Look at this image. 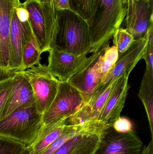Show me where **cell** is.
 I'll use <instances>...</instances> for the list:
<instances>
[{
    "label": "cell",
    "instance_id": "603a6c76",
    "mask_svg": "<svg viewBox=\"0 0 153 154\" xmlns=\"http://www.w3.org/2000/svg\"><path fill=\"white\" fill-rule=\"evenodd\" d=\"M113 44L119 54L126 51L134 40V38L125 29L119 28L113 35Z\"/></svg>",
    "mask_w": 153,
    "mask_h": 154
},
{
    "label": "cell",
    "instance_id": "3957f363",
    "mask_svg": "<svg viewBox=\"0 0 153 154\" xmlns=\"http://www.w3.org/2000/svg\"><path fill=\"white\" fill-rule=\"evenodd\" d=\"M42 116L36 101L22 106L0 120V137L30 146L42 128Z\"/></svg>",
    "mask_w": 153,
    "mask_h": 154
},
{
    "label": "cell",
    "instance_id": "4fadbf2b",
    "mask_svg": "<svg viewBox=\"0 0 153 154\" xmlns=\"http://www.w3.org/2000/svg\"><path fill=\"white\" fill-rule=\"evenodd\" d=\"M35 101L34 93L29 82L21 73H18L13 76L12 88L0 112V120L18 108Z\"/></svg>",
    "mask_w": 153,
    "mask_h": 154
},
{
    "label": "cell",
    "instance_id": "5bb4252c",
    "mask_svg": "<svg viewBox=\"0 0 153 154\" xmlns=\"http://www.w3.org/2000/svg\"><path fill=\"white\" fill-rule=\"evenodd\" d=\"M28 22L23 23L20 21L15 10L14 11L10 28L9 60V68L13 76L24 70L22 65V50Z\"/></svg>",
    "mask_w": 153,
    "mask_h": 154
},
{
    "label": "cell",
    "instance_id": "8992f818",
    "mask_svg": "<svg viewBox=\"0 0 153 154\" xmlns=\"http://www.w3.org/2000/svg\"><path fill=\"white\" fill-rule=\"evenodd\" d=\"M102 47L89 57L87 55L75 56L53 47L49 51L48 67L59 81L67 82L88 66L100 54Z\"/></svg>",
    "mask_w": 153,
    "mask_h": 154
},
{
    "label": "cell",
    "instance_id": "7a4b0ae2",
    "mask_svg": "<svg viewBox=\"0 0 153 154\" xmlns=\"http://www.w3.org/2000/svg\"><path fill=\"white\" fill-rule=\"evenodd\" d=\"M57 28L55 47L75 56L92 51L91 40L87 22L72 10L57 11Z\"/></svg>",
    "mask_w": 153,
    "mask_h": 154
},
{
    "label": "cell",
    "instance_id": "9c48e42d",
    "mask_svg": "<svg viewBox=\"0 0 153 154\" xmlns=\"http://www.w3.org/2000/svg\"><path fill=\"white\" fill-rule=\"evenodd\" d=\"M148 41L146 33L142 38L135 39L126 51L119 54L117 61L113 68L94 90H105L121 76L124 75L129 76L139 60L143 59L146 51Z\"/></svg>",
    "mask_w": 153,
    "mask_h": 154
},
{
    "label": "cell",
    "instance_id": "44dd1931",
    "mask_svg": "<svg viewBox=\"0 0 153 154\" xmlns=\"http://www.w3.org/2000/svg\"><path fill=\"white\" fill-rule=\"evenodd\" d=\"M119 53L115 46L106 48L100 60L99 70L102 78V80L109 73L117 61Z\"/></svg>",
    "mask_w": 153,
    "mask_h": 154
},
{
    "label": "cell",
    "instance_id": "ffe728a7",
    "mask_svg": "<svg viewBox=\"0 0 153 154\" xmlns=\"http://www.w3.org/2000/svg\"><path fill=\"white\" fill-rule=\"evenodd\" d=\"M138 97L144 106L153 139V72L146 69L139 89Z\"/></svg>",
    "mask_w": 153,
    "mask_h": 154
},
{
    "label": "cell",
    "instance_id": "4316f807",
    "mask_svg": "<svg viewBox=\"0 0 153 154\" xmlns=\"http://www.w3.org/2000/svg\"><path fill=\"white\" fill-rule=\"evenodd\" d=\"M112 128L116 132L121 134H126L134 131L133 125L128 119L119 117L113 124Z\"/></svg>",
    "mask_w": 153,
    "mask_h": 154
},
{
    "label": "cell",
    "instance_id": "d6986e66",
    "mask_svg": "<svg viewBox=\"0 0 153 154\" xmlns=\"http://www.w3.org/2000/svg\"><path fill=\"white\" fill-rule=\"evenodd\" d=\"M42 53L28 21L26 27L22 50V65L24 70L40 64Z\"/></svg>",
    "mask_w": 153,
    "mask_h": 154
},
{
    "label": "cell",
    "instance_id": "ba28073f",
    "mask_svg": "<svg viewBox=\"0 0 153 154\" xmlns=\"http://www.w3.org/2000/svg\"><path fill=\"white\" fill-rule=\"evenodd\" d=\"M144 146L143 141L134 131L121 134L110 127L102 132L94 154H141Z\"/></svg>",
    "mask_w": 153,
    "mask_h": 154
},
{
    "label": "cell",
    "instance_id": "f1b7e54d",
    "mask_svg": "<svg viewBox=\"0 0 153 154\" xmlns=\"http://www.w3.org/2000/svg\"><path fill=\"white\" fill-rule=\"evenodd\" d=\"M15 13L18 19L22 23H24L28 21V12L26 8H24L21 5V4L16 8Z\"/></svg>",
    "mask_w": 153,
    "mask_h": 154
},
{
    "label": "cell",
    "instance_id": "6da1fadb",
    "mask_svg": "<svg viewBox=\"0 0 153 154\" xmlns=\"http://www.w3.org/2000/svg\"><path fill=\"white\" fill-rule=\"evenodd\" d=\"M126 14V0H95L89 25L91 52H96L110 42L125 21Z\"/></svg>",
    "mask_w": 153,
    "mask_h": 154
},
{
    "label": "cell",
    "instance_id": "9a60e30c",
    "mask_svg": "<svg viewBox=\"0 0 153 154\" xmlns=\"http://www.w3.org/2000/svg\"><path fill=\"white\" fill-rule=\"evenodd\" d=\"M109 44L110 42L105 44L102 47L99 55L88 66L67 82L81 92L83 97L84 102L101 82L102 78L99 70L100 60Z\"/></svg>",
    "mask_w": 153,
    "mask_h": 154
},
{
    "label": "cell",
    "instance_id": "d4e9b609",
    "mask_svg": "<svg viewBox=\"0 0 153 154\" xmlns=\"http://www.w3.org/2000/svg\"><path fill=\"white\" fill-rule=\"evenodd\" d=\"M148 44L143 59L146 63V69L153 72V23H151L146 32Z\"/></svg>",
    "mask_w": 153,
    "mask_h": 154
},
{
    "label": "cell",
    "instance_id": "1f68e13d",
    "mask_svg": "<svg viewBox=\"0 0 153 154\" xmlns=\"http://www.w3.org/2000/svg\"><path fill=\"white\" fill-rule=\"evenodd\" d=\"M136 1H143L148 4V5L151 7H153V0H135Z\"/></svg>",
    "mask_w": 153,
    "mask_h": 154
},
{
    "label": "cell",
    "instance_id": "7402d4cb",
    "mask_svg": "<svg viewBox=\"0 0 153 154\" xmlns=\"http://www.w3.org/2000/svg\"><path fill=\"white\" fill-rule=\"evenodd\" d=\"M72 11L84 19L89 25L93 14L95 0H70Z\"/></svg>",
    "mask_w": 153,
    "mask_h": 154
},
{
    "label": "cell",
    "instance_id": "2e32d148",
    "mask_svg": "<svg viewBox=\"0 0 153 154\" xmlns=\"http://www.w3.org/2000/svg\"><path fill=\"white\" fill-rule=\"evenodd\" d=\"M101 133H86L76 136L66 142L54 154H94Z\"/></svg>",
    "mask_w": 153,
    "mask_h": 154
},
{
    "label": "cell",
    "instance_id": "7c38bea8",
    "mask_svg": "<svg viewBox=\"0 0 153 154\" xmlns=\"http://www.w3.org/2000/svg\"><path fill=\"white\" fill-rule=\"evenodd\" d=\"M126 3L125 29L135 39L142 38L153 23V7L143 1L126 0Z\"/></svg>",
    "mask_w": 153,
    "mask_h": 154
},
{
    "label": "cell",
    "instance_id": "277c9868",
    "mask_svg": "<svg viewBox=\"0 0 153 154\" xmlns=\"http://www.w3.org/2000/svg\"><path fill=\"white\" fill-rule=\"evenodd\" d=\"M29 13V21L41 52L54 46L57 28V14L51 0L39 2L26 0L21 4Z\"/></svg>",
    "mask_w": 153,
    "mask_h": 154
},
{
    "label": "cell",
    "instance_id": "f546056e",
    "mask_svg": "<svg viewBox=\"0 0 153 154\" xmlns=\"http://www.w3.org/2000/svg\"><path fill=\"white\" fill-rule=\"evenodd\" d=\"M141 154H153V141H151L147 145L144 146Z\"/></svg>",
    "mask_w": 153,
    "mask_h": 154
},
{
    "label": "cell",
    "instance_id": "d6a6232c",
    "mask_svg": "<svg viewBox=\"0 0 153 154\" xmlns=\"http://www.w3.org/2000/svg\"><path fill=\"white\" fill-rule=\"evenodd\" d=\"M31 1H36V2H44L46 0H31Z\"/></svg>",
    "mask_w": 153,
    "mask_h": 154
},
{
    "label": "cell",
    "instance_id": "83f0119b",
    "mask_svg": "<svg viewBox=\"0 0 153 154\" xmlns=\"http://www.w3.org/2000/svg\"><path fill=\"white\" fill-rule=\"evenodd\" d=\"M56 11L71 10L70 0H51Z\"/></svg>",
    "mask_w": 153,
    "mask_h": 154
},
{
    "label": "cell",
    "instance_id": "4dcf8cb0",
    "mask_svg": "<svg viewBox=\"0 0 153 154\" xmlns=\"http://www.w3.org/2000/svg\"><path fill=\"white\" fill-rule=\"evenodd\" d=\"M31 146H27L22 154H31Z\"/></svg>",
    "mask_w": 153,
    "mask_h": 154
},
{
    "label": "cell",
    "instance_id": "cb8c5ba5",
    "mask_svg": "<svg viewBox=\"0 0 153 154\" xmlns=\"http://www.w3.org/2000/svg\"><path fill=\"white\" fill-rule=\"evenodd\" d=\"M26 147L18 141L0 137V154H22Z\"/></svg>",
    "mask_w": 153,
    "mask_h": 154
},
{
    "label": "cell",
    "instance_id": "52a82bcc",
    "mask_svg": "<svg viewBox=\"0 0 153 154\" xmlns=\"http://www.w3.org/2000/svg\"><path fill=\"white\" fill-rule=\"evenodd\" d=\"M84 102L81 92L67 82H59L57 93L49 108L43 114L42 125L60 119H68Z\"/></svg>",
    "mask_w": 153,
    "mask_h": 154
},
{
    "label": "cell",
    "instance_id": "5b68a950",
    "mask_svg": "<svg viewBox=\"0 0 153 154\" xmlns=\"http://www.w3.org/2000/svg\"><path fill=\"white\" fill-rule=\"evenodd\" d=\"M21 73L30 84L38 109L43 115L54 100L60 81L52 75L47 66L41 64Z\"/></svg>",
    "mask_w": 153,
    "mask_h": 154
},
{
    "label": "cell",
    "instance_id": "e0dca14e",
    "mask_svg": "<svg viewBox=\"0 0 153 154\" xmlns=\"http://www.w3.org/2000/svg\"><path fill=\"white\" fill-rule=\"evenodd\" d=\"M103 130L97 122L92 120L76 125L68 124L60 136L40 154H54L66 142L76 136L86 133H101Z\"/></svg>",
    "mask_w": 153,
    "mask_h": 154
},
{
    "label": "cell",
    "instance_id": "30bf717a",
    "mask_svg": "<svg viewBox=\"0 0 153 154\" xmlns=\"http://www.w3.org/2000/svg\"><path fill=\"white\" fill-rule=\"evenodd\" d=\"M19 0H0V82L13 77L9 68L11 20Z\"/></svg>",
    "mask_w": 153,
    "mask_h": 154
},
{
    "label": "cell",
    "instance_id": "484cf974",
    "mask_svg": "<svg viewBox=\"0 0 153 154\" xmlns=\"http://www.w3.org/2000/svg\"><path fill=\"white\" fill-rule=\"evenodd\" d=\"M13 77L0 82V112L5 104L13 86Z\"/></svg>",
    "mask_w": 153,
    "mask_h": 154
},
{
    "label": "cell",
    "instance_id": "ac0fdd59",
    "mask_svg": "<svg viewBox=\"0 0 153 154\" xmlns=\"http://www.w3.org/2000/svg\"><path fill=\"white\" fill-rule=\"evenodd\" d=\"M67 120L63 119L42 125L37 139L30 146L31 154H41L55 141L67 127Z\"/></svg>",
    "mask_w": 153,
    "mask_h": 154
},
{
    "label": "cell",
    "instance_id": "8fae6325",
    "mask_svg": "<svg viewBox=\"0 0 153 154\" xmlns=\"http://www.w3.org/2000/svg\"><path fill=\"white\" fill-rule=\"evenodd\" d=\"M128 77L124 75L117 80L98 116V121L109 127H112L115 121L120 116L125 106L130 88L128 84Z\"/></svg>",
    "mask_w": 153,
    "mask_h": 154
}]
</instances>
